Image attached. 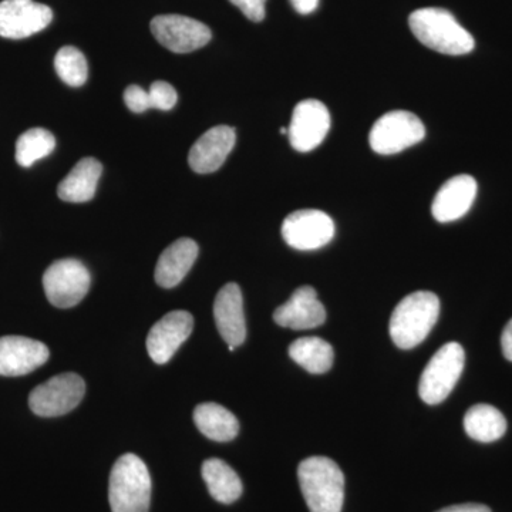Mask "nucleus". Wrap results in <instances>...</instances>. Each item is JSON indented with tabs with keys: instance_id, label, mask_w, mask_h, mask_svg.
<instances>
[{
	"instance_id": "obj_28",
	"label": "nucleus",
	"mask_w": 512,
	"mask_h": 512,
	"mask_svg": "<svg viewBox=\"0 0 512 512\" xmlns=\"http://www.w3.org/2000/svg\"><path fill=\"white\" fill-rule=\"evenodd\" d=\"M124 101L133 113H144L151 109L148 92L140 86H128L124 92Z\"/></svg>"
},
{
	"instance_id": "obj_1",
	"label": "nucleus",
	"mask_w": 512,
	"mask_h": 512,
	"mask_svg": "<svg viewBox=\"0 0 512 512\" xmlns=\"http://www.w3.org/2000/svg\"><path fill=\"white\" fill-rule=\"evenodd\" d=\"M413 35L429 49L443 55L461 56L473 52L476 42L468 30L446 9L423 8L409 18Z\"/></svg>"
},
{
	"instance_id": "obj_3",
	"label": "nucleus",
	"mask_w": 512,
	"mask_h": 512,
	"mask_svg": "<svg viewBox=\"0 0 512 512\" xmlns=\"http://www.w3.org/2000/svg\"><path fill=\"white\" fill-rule=\"evenodd\" d=\"M440 315V301L433 292L407 295L394 309L390 319V336L397 348H416L429 336Z\"/></svg>"
},
{
	"instance_id": "obj_11",
	"label": "nucleus",
	"mask_w": 512,
	"mask_h": 512,
	"mask_svg": "<svg viewBox=\"0 0 512 512\" xmlns=\"http://www.w3.org/2000/svg\"><path fill=\"white\" fill-rule=\"evenodd\" d=\"M330 130L328 107L319 100H302L293 109L288 137L299 153H308L323 143Z\"/></svg>"
},
{
	"instance_id": "obj_27",
	"label": "nucleus",
	"mask_w": 512,
	"mask_h": 512,
	"mask_svg": "<svg viewBox=\"0 0 512 512\" xmlns=\"http://www.w3.org/2000/svg\"><path fill=\"white\" fill-rule=\"evenodd\" d=\"M151 109L170 111L178 101V94L173 86L167 82H154L148 90Z\"/></svg>"
},
{
	"instance_id": "obj_30",
	"label": "nucleus",
	"mask_w": 512,
	"mask_h": 512,
	"mask_svg": "<svg viewBox=\"0 0 512 512\" xmlns=\"http://www.w3.org/2000/svg\"><path fill=\"white\" fill-rule=\"evenodd\" d=\"M437 512H491V510L484 504L468 503L451 505V507L443 508V510Z\"/></svg>"
},
{
	"instance_id": "obj_15",
	"label": "nucleus",
	"mask_w": 512,
	"mask_h": 512,
	"mask_svg": "<svg viewBox=\"0 0 512 512\" xmlns=\"http://www.w3.org/2000/svg\"><path fill=\"white\" fill-rule=\"evenodd\" d=\"M237 133L229 126H217L202 134L188 154L192 171L211 174L220 170L235 146Z\"/></svg>"
},
{
	"instance_id": "obj_18",
	"label": "nucleus",
	"mask_w": 512,
	"mask_h": 512,
	"mask_svg": "<svg viewBox=\"0 0 512 512\" xmlns=\"http://www.w3.org/2000/svg\"><path fill=\"white\" fill-rule=\"evenodd\" d=\"M477 190V181L471 175L450 178L434 197L431 205L433 217L443 224L460 220L473 207Z\"/></svg>"
},
{
	"instance_id": "obj_9",
	"label": "nucleus",
	"mask_w": 512,
	"mask_h": 512,
	"mask_svg": "<svg viewBox=\"0 0 512 512\" xmlns=\"http://www.w3.org/2000/svg\"><path fill=\"white\" fill-rule=\"evenodd\" d=\"M282 237L293 249L315 251L328 245L335 237V222L323 211H295L285 218Z\"/></svg>"
},
{
	"instance_id": "obj_13",
	"label": "nucleus",
	"mask_w": 512,
	"mask_h": 512,
	"mask_svg": "<svg viewBox=\"0 0 512 512\" xmlns=\"http://www.w3.org/2000/svg\"><path fill=\"white\" fill-rule=\"evenodd\" d=\"M194 328V318L190 312L174 311L158 320L147 336V350L157 365L167 363L180 349L185 340L190 338Z\"/></svg>"
},
{
	"instance_id": "obj_2",
	"label": "nucleus",
	"mask_w": 512,
	"mask_h": 512,
	"mask_svg": "<svg viewBox=\"0 0 512 512\" xmlns=\"http://www.w3.org/2000/svg\"><path fill=\"white\" fill-rule=\"evenodd\" d=\"M299 485L311 512H342L345 476L328 457H309L299 464Z\"/></svg>"
},
{
	"instance_id": "obj_6",
	"label": "nucleus",
	"mask_w": 512,
	"mask_h": 512,
	"mask_svg": "<svg viewBox=\"0 0 512 512\" xmlns=\"http://www.w3.org/2000/svg\"><path fill=\"white\" fill-rule=\"evenodd\" d=\"M426 136V128L416 114L396 110L384 114L373 124L369 143L380 156H393L416 146Z\"/></svg>"
},
{
	"instance_id": "obj_23",
	"label": "nucleus",
	"mask_w": 512,
	"mask_h": 512,
	"mask_svg": "<svg viewBox=\"0 0 512 512\" xmlns=\"http://www.w3.org/2000/svg\"><path fill=\"white\" fill-rule=\"evenodd\" d=\"M464 430L471 439L480 443L500 440L507 431L504 414L490 404H477L464 416Z\"/></svg>"
},
{
	"instance_id": "obj_21",
	"label": "nucleus",
	"mask_w": 512,
	"mask_h": 512,
	"mask_svg": "<svg viewBox=\"0 0 512 512\" xmlns=\"http://www.w3.org/2000/svg\"><path fill=\"white\" fill-rule=\"evenodd\" d=\"M194 421L207 439L218 443L234 440L239 433L237 417L217 403H202L195 407Z\"/></svg>"
},
{
	"instance_id": "obj_24",
	"label": "nucleus",
	"mask_w": 512,
	"mask_h": 512,
	"mask_svg": "<svg viewBox=\"0 0 512 512\" xmlns=\"http://www.w3.org/2000/svg\"><path fill=\"white\" fill-rule=\"evenodd\" d=\"M289 356L306 372L323 375L333 365V348L320 338H302L289 346Z\"/></svg>"
},
{
	"instance_id": "obj_32",
	"label": "nucleus",
	"mask_w": 512,
	"mask_h": 512,
	"mask_svg": "<svg viewBox=\"0 0 512 512\" xmlns=\"http://www.w3.org/2000/svg\"><path fill=\"white\" fill-rule=\"evenodd\" d=\"M293 8L301 15H309L318 8L319 0H291Z\"/></svg>"
},
{
	"instance_id": "obj_8",
	"label": "nucleus",
	"mask_w": 512,
	"mask_h": 512,
	"mask_svg": "<svg viewBox=\"0 0 512 512\" xmlns=\"http://www.w3.org/2000/svg\"><path fill=\"white\" fill-rule=\"evenodd\" d=\"M86 383L76 373H63L37 386L29 396L30 410L40 417L72 412L82 402Z\"/></svg>"
},
{
	"instance_id": "obj_22",
	"label": "nucleus",
	"mask_w": 512,
	"mask_h": 512,
	"mask_svg": "<svg viewBox=\"0 0 512 512\" xmlns=\"http://www.w3.org/2000/svg\"><path fill=\"white\" fill-rule=\"evenodd\" d=\"M202 478L218 503L232 504L242 495L241 478L220 458H210L202 464Z\"/></svg>"
},
{
	"instance_id": "obj_25",
	"label": "nucleus",
	"mask_w": 512,
	"mask_h": 512,
	"mask_svg": "<svg viewBox=\"0 0 512 512\" xmlns=\"http://www.w3.org/2000/svg\"><path fill=\"white\" fill-rule=\"evenodd\" d=\"M56 138L45 128H32L18 138L16 143V161L22 167H32L55 151Z\"/></svg>"
},
{
	"instance_id": "obj_17",
	"label": "nucleus",
	"mask_w": 512,
	"mask_h": 512,
	"mask_svg": "<svg viewBox=\"0 0 512 512\" xmlns=\"http://www.w3.org/2000/svg\"><path fill=\"white\" fill-rule=\"evenodd\" d=\"M214 316L222 339L228 343L229 350L241 346L247 339L244 301L237 284H227L218 292L214 302Z\"/></svg>"
},
{
	"instance_id": "obj_16",
	"label": "nucleus",
	"mask_w": 512,
	"mask_h": 512,
	"mask_svg": "<svg viewBox=\"0 0 512 512\" xmlns=\"http://www.w3.org/2000/svg\"><path fill=\"white\" fill-rule=\"evenodd\" d=\"M276 325L293 330L318 328L326 320L325 306L312 286L305 285L292 293L291 299L274 313Z\"/></svg>"
},
{
	"instance_id": "obj_7",
	"label": "nucleus",
	"mask_w": 512,
	"mask_h": 512,
	"mask_svg": "<svg viewBox=\"0 0 512 512\" xmlns=\"http://www.w3.org/2000/svg\"><path fill=\"white\" fill-rule=\"evenodd\" d=\"M89 269L77 259L53 262L43 275V288L47 299L60 309L73 308L83 301L90 289Z\"/></svg>"
},
{
	"instance_id": "obj_12",
	"label": "nucleus",
	"mask_w": 512,
	"mask_h": 512,
	"mask_svg": "<svg viewBox=\"0 0 512 512\" xmlns=\"http://www.w3.org/2000/svg\"><path fill=\"white\" fill-rule=\"evenodd\" d=\"M52 20V9L35 0L0 2V36L6 39H26L36 35L46 29Z\"/></svg>"
},
{
	"instance_id": "obj_10",
	"label": "nucleus",
	"mask_w": 512,
	"mask_h": 512,
	"mask_svg": "<svg viewBox=\"0 0 512 512\" xmlns=\"http://www.w3.org/2000/svg\"><path fill=\"white\" fill-rule=\"evenodd\" d=\"M151 32L165 49L191 53L210 43L212 33L204 23L181 15H161L151 20Z\"/></svg>"
},
{
	"instance_id": "obj_5",
	"label": "nucleus",
	"mask_w": 512,
	"mask_h": 512,
	"mask_svg": "<svg viewBox=\"0 0 512 512\" xmlns=\"http://www.w3.org/2000/svg\"><path fill=\"white\" fill-rule=\"evenodd\" d=\"M466 363L463 346L447 343L439 350L423 370L420 377L419 394L427 404L444 402L460 379Z\"/></svg>"
},
{
	"instance_id": "obj_4",
	"label": "nucleus",
	"mask_w": 512,
	"mask_h": 512,
	"mask_svg": "<svg viewBox=\"0 0 512 512\" xmlns=\"http://www.w3.org/2000/svg\"><path fill=\"white\" fill-rule=\"evenodd\" d=\"M111 512H148L151 501V477L146 463L136 454H124L110 474Z\"/></svg>"
},
{
	"instance_id": "obj_26",
	"label": "nucleus",
	"mask_w": 512,
	"mask_h": 512,
	"mask_svg": "<svg viewBox=\"0 0 512 512\" xmlns=\"http://www.w3.org/2000/svg\"><path fill=\"white\" fill-rule=\"evenodd\" d=\"M55 69L60 79L70 87H82L89 77V64L79 49L62 47L55 57Z\"/></svg>"
},
{
	"instance_id": "obj_14",
	"label": "nucleus",
	"mask_w": 512,
	"mask_h": 512,
	"mask_svg": "<svg viewBox=\"0 0 512 512\" xmlns=\"http://www.w3.org/2000/svg\"><path fill=\"white\" fill-rule=\"evenodd\" d=\"M49 349L42 342L23 336L0 338V376H25L45 365Z\"/></svg>"
},
{
	"instance_id": "obj_31",
	"label": "nucleus",
	"mask_w": 512,
	"mask_h": 512,
	"mask_svg": "<svg viewBox=\"0 0 512 512\" xmlns=\"http://www.w3.org/2000/svg\"><path fill=\"white\" fill-rule=\"evenodd\" d=\"M501 346H503L505 359L512 362V319L505 326L503 336H501Z\"/></svg>"
},
{
	"instance_id": "obj_19",
	"label": "nucleus",
	"mask_w": 512,
	"mask_h": 512,
	"mask_svg": "<svg viewBox=\"0 0 512 512\" xmlns=\"http://www.w3.org/2000/svg\"><path fill=\"white\" fill-rule=\"evenodd\" d=\"M198 256L197 242L190 238L177 239L165 249L156 266V282L161 288H174L187 276Z\"/></svg>"
},
{
	"instance_id": "obj_20",
	"label": "nucleus",
	"mask_w": 512,
	"mask_h": 512,
	"mask_svg": "<svg viewBox=\"0 0 512 512\" xmlns=\"http://www.w3.org/2000/svg\"><path fill=\"white\" fill-rule=\"evenodd\" d=\"M101 173H103V165L99 160L94 157L82 158L59 184L57 194L60 200L76 202V204L93 200Z\"/></svg>"
},
{
	"instance_id": "obj_33",
	"label": "nucleus",
	"mask_w": 512,
	"mask_h": 512,
	"mask_svg": "<svg viewBox=\"0 0 512 512\" xmlns=\"http://www.w3.org/2000/svg\"><path fill=\"white\" fill-rule=\"evenodd\" d=\"M281 134H288V128L282 127Z\"/></svg>"
},
{
	"instance_id": "obj_29",
	"label": "nucleus",
	"mask_w": 512,
	"mask_h": 512,
	"mask_svg": "<svg viewBox=\"0 0 512 512\" xmlns=\"http://www.w3.org/2000/svg\"><path fill=\"white\" fill-rule=\"evenodd\" d=\"M229 2L241 9V12L252 22H262L265 19L266 0H229Z\"/></svg>"
}]
</instances>
